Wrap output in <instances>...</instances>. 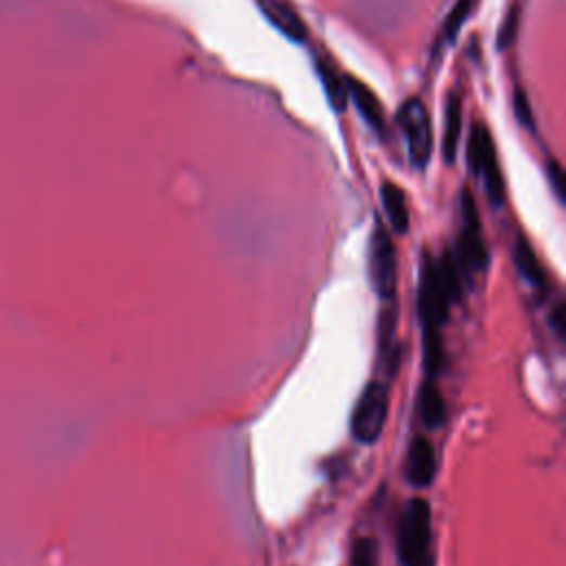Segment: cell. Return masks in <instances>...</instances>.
<instances>
[{"label": "cell", "mask_w": 566, "mask_h": 566, "mask_svg": "<svg viewBox=\"0 0 566 566\" xmlns=\"http://www.w3.org/2000/svg\"><path fill=\"white\" fill-rule=\"evenodd\" d=\"M396 549L403 566H432V506L427 500L414 498L403 509Z\"/></svg>", "instance_id": "cell-1"}, {"label": "cell", "mask_w": 566, "mask_h": 566, "mask_svg": "<svg viewBox=\"0 0 566 566\" xmlns=\"http://www.w3.org/2000/svg\"><path fill=\"white\" fill-rule=\"evenodd\" d=\"M449 306L451 299L440 281L438 266L434 257L425 250L419 279V314L423 323V344L442 342V325L447 321Z\"/></svg>", "instance_id": "cell-2"}, {"label": "cell", "mask_w": 566, "mask_h": 566, "mask_svg": "<svg viewBox=\"0 0 566 566\" xmlns=\"http://www.w3.org/2000/svg\"><path fill=\"white\" fill-rule=\"evenodd\" d=\"M467 164H469V171L476 178H483L489 204L496 208L502 206L504 204V180H502V171H500L491 133L483 123H476L472 127L469 142H467Z\"/></svg>", "instance_id": "cell-3"}, {"label": "cell", "mask_w": 566, "mask_h": 566, "mask_svg": "<svg viewBox=\"0 0 566 566\" xmlns=\"http://www.w3.org/2000/svg\"><path fill=\"white\" fill-rule=\"evenodd\" d=\"M387 412H389L387 385L378 381L368 383L352 412V423H350L352 436L363 445L378 440L387 423Z\"/></svg>", "instance_id": "cell-4"}, {"label": "cell", "mask_w": 566, "mask_h": 566, "mask_svg": "<svg viewBox=\"0 0 566 566\" xmlns=\"http://www.w3.org/2000/svg\"><path fill=\"white\" fill-rule=\"evenodd\" d=\"M396 120L408 140L410 159L416 168H425L432 157L434 149V133H432V120L429 111L421 98H410L399 106Z\"/></svg>", "instance_id": "cell-5"}, {"label": "cell", "mask_w": 566, "mask_h": 566, "mask_svg": "<svg viewBox=\"0 0 566 566\" xmlns=\"http://www.w3.org/2000/svg\"><path fill=\"white\" fill-rule=\"evenodd\" d=\"M459 259L467 270H485L489 263L487 244L483 237V223L476 200L469 189L461 195V235H459Z\"/></svg>", "instance_id": "cell-6"}, {"label": "cell", "mask_w": 566, "mask_h": 566, "mask_svg": "<svg viewBox=\"0 0 566 566\" xmlns=\"http://www.w3.org/2000/svg\"><path fill=\"white\" fill-rule=\"evenodd\" d=\"M370 279L383 299H391L396 293V248L385 223L378 219L370 240Z\"/></svg>", "instance_id": "cell-7"}, {"label": "cell", "mask_w": 566, "mask_h": 566, "mask_svg": "<svg viewBox=\"0 0 566 566\" xmlns=\"http://www.w3.org/2000/svg\"><path fill=\"white\" fill-rule=\"evenodd\" d=\"M438 461L434 445L425 436H416L408 451V480L414 487H429L436 478Z\"/></svg>", "instance_id": "cell-8"}, {"label": "cell", "mask_w": 566, "mask_h": 566, "mask_svg": "<svg viewBox=\"0 0 566 566\" xmlns=\"http://www.w3.org/2000/svg\"><path fill=\"white\" fill-rule=\"evenodd\" d=\"M259 10L270 21V25L274 29H279L286 38H291L295 42H304L308 38L306 23L299 18V14L291 5L281 3V0H259Z\"/></svg>", "instance_id": "cell-9"}, {"label": "cell", "mask_w": 566, "mask_h": 566, "mask_svg": "<svg viewBox=\"0 0 566 566\" xmlns=\"http://www.w3.org/2000/svg\"><path fill=\"white\" fill-rule=\"evenodd\" d=\"M346 85H348V98L355 100V106L359 108L361 118L368 123V127L376 133H383L385 131V111H383L378 95L365 82H361L357 78L348 76Z\"/></svg>", "instance_id": "cell-10"}, {"label": "cell", "mask_w": 566, "mask_h": 566, "mask_svg": "<svg viewBox=\"0 0 566 566\" xmlns=\"http://www.w3.org/2000/svg\"><path fill=\"white\" fill-rule=\"evenodd\" d=\"M461 133H463V98L459 91H451L445 102V133H442V155L447 164L456 162Z\"/></svg>", "instance_id": "cell-11"}, {"label": "cell", "mask_w": 566, "mask_h": 566, "mask_svg": "<svg viewBox=\"0 0 566 566\" xmlns=\"http://www.w3.org/2000/svg\"><path fill=\"white\" fill-rule=\"evenodd\" d=\"M381 200L394 233L406 235L410 231V208H408L406 191L401 186H396L394 182H383Z\"/></svg>", "instance_id": "cell-12"}, {"label": "cell", "mask_w": 566, "mask_h": 566, "mask_svg": "<svg viewBox=\"0 0 566 566\" xmlns=\"http://www.w3.org/2000/svg\"><path fill=\"white\" fill-rule=\"evenodd\" d=\"M514 261H516L518 272L525 276L527 283H531L533 288H538V291L546 288V272H544L533 246L525 237H520L514 246Z\"/></svg>", "instance_id": "cell-13"}, {"label": "cell", "mask_w": 566, "mask_h": 566, "mask_svg": "<svg viewBox=\"0 0 566 566\" xmlns=\"http://www.w3.org/2000/svg\"><path fill=\"white\" fill-rule=\"evenodd\" d=\"M419 410H421V419L429 429H438L445 425L447 419V410H445V401L442 394L436 385V381H425V385L421 387V396H419Z\"/></svg>", "instance_id": "cell-14"}, {"label": "cell", "mask_w": 566, "mask_h": 566, "mask_svg": "<svg viewBox=\"0 0 566 566\" xmlns=\"http://www.w3.org/2000/svg\"><path fill=\"white\" fill-rule=\"evenodd\" d=\"M317 72H319L321 85L325 89V95H327L332 108L338 111V113H344L346 106H348V85H346V78L338 74L334 69V65L327 63V61H317Z\"/></svg>", "instance_id": "cell-15"}, {"label": "cell", "mask_w": 566, "mask_h": 566, "mask_svg": "<svg viewBox=\"0 0 566 566\" xmlns=\"http://www.w3.org/2000/svg\"><path fill=\"white\" fill-rule=\"evenodd\" d=\"M469 12H472V0H459L456 8L451 10V14H449L447 21H445L442 36H445L447 42H454V40H456V36H459V31H461V27L465 25Z\"/></svg>", "instance_id": "cell-16"}, {"label": "cell", "mask_w": 566, "mask_h": 566, "mask_svg": "<svg viewBox=\"0 0 566 566\" xmlns=\"http://www.w3.org/2000/svg\"><path fill=\"white\" fill-rule=\"evenodd\" d=\"M350 566H378V555H376V544L370 538H359L352 546L350 555Z\"/></svg>", "instance_id": "cell-17"}, {"label": "cell", "mask_w": 566, "mask_h": 566, "mask_svg": "<svg viewBox=\"0 0 566 566\" xmlns=\"http://www.w3.org/2000/svg\"><path fill=\"white\" fill-rule=\"evenodd\" d=\"M520 16V10L518 8H514L512 12L506 14V18H504V23H502V27H500V34H498V47L500 49H506L509 44H512L514 40H516V34H518V18Z\"/></svg>", "instance_id": "cell-18"}, {"label": "cell", "mask_w": 566, "mask_h": 566, "mask_svg": "<svg viewBox=\"0 0 566 566\" xmlns=\"http://www.w3.org/2000/svg\"><path fill=\"white\" fill-rule=\"evenodd\" d=\"M514 106H516V116H518V120H520V125L523 127H527V129H536V120H533V113H531V106H529V100H527V95L523 93V91H518L516 93V100H514Z\"/></svg>", "instance_id": "cell-19"}, {"label": "cell", "mask_w": 566, "mask_h": 566, "mask_svg": "<svg viewBox=\"0 0 566 566\" xmlns=\"http://www.w3.org/2000/svg\"><path fill=\"white\" fill-rule=\"evenodd\" d=\"M546 171H549V182L553 186L555 197L559 202H564V173H562V166L555 159H551L549 166H546Z\"/></svg>", "instance_id": "cell-20"}, {"label": "cell", "mask_w": 566, "mask_h": 566, "mask_svg": "<svg viewBox=\"0 0 566 566\" xmlns=\"http://www.w3.org/2000/svg\"><path fill=\"white\" fill-rule=\"evenodd\" d=\"M553 330L557 332V336H562V332H564V308L562 306H557L553 310Z\"/></svg>", "instance_id": "cell-21"}]
</instances>
